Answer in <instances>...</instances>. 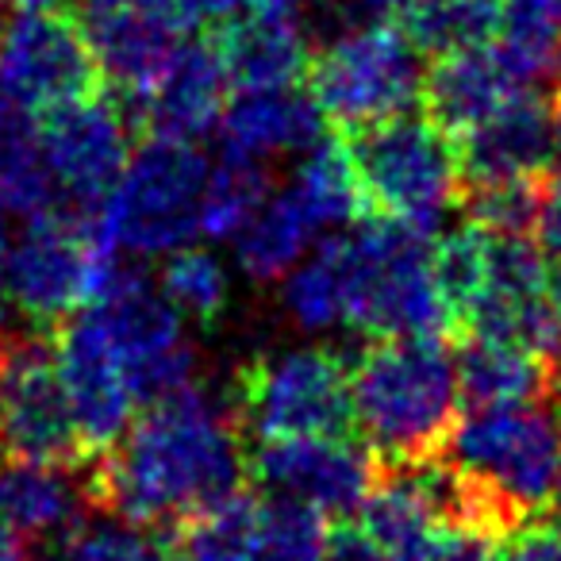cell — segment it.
Instances as JSON below:
<instances>
[{"label": "cell", "mask_w": 561, "mask_h": 561, "mask_svg": "<svg viewBox=\"0 0 561 561\" xmlns=\"http://www.w3.org/2000/svg\"><path fill=\"white\" fill-rule=\"evenodd\" d=\"M208 158L181 139H154L127 162L119 185L101 208V224L119 250L165 254L201 234V196L208 185Z\"/></svg>", "instance_id": "obj_8"}, {"label": "cell", "mask_w": 561, "mask_h": 561, "mask_svg": "<svg viewBox=\"0 0 561 561\" xmlns=\"http://www.w3.org/2000/svg\"><path fill=\"white\" fill-rule=\"evenodd\" d=\"M285 308L308 331L346 323V242L328 239L285 285Z\"/></svg>", "instance_id": "obj_31"}, {"label": "cell", "mask_w": 561, "mask_h": 561, "mask_svg": "<svg viewBox=\"0 0 561 561\" xmlns=\"http://www.w3.org/2000/svg\"><path fill=\"white\" fill-rule=\"evenodd\" d=\"M4 119H9V104L0 101V127H4Z\"/></svg>", "instance_id": "obj_49"}, {"label": "cell", "mask_w": 561, "mask_h": 561, "mask_svg": "<svg viewBox=\"0 0 561 561\" xmlns=\"http://www.w3.org/2000/svg\"><path fill=\"white\" fill-rule=\"evenodd\" d=\"M504 561H561V527L550 519H535L507 538Z\"/></svg>", "instance_id": "obj_40"}, {"label": "cell", "mask_w": 561, "mask_h": 561, "mask_svg": "<svg viewBox=\"0 0 561 561\" xmlns=\"http://www.w3.org/2000/svg\"><path fill=\"white\" fill-rule=\"evenodd\" d=\"M546 515H550V519H553V523H558V527H561V481H558V489H553L550 512H546Z\"/></svg>", "instance_id": "obj_46"}, {"label": "cell", "mask_w": 561, "mask_h": 561, "mask_svg": "<svg viewBox=\"0 0 561 561\" xmlns=\"http://www.w3.org/2000/svg\"><path fill=\"white\" fill-rule=\"evenodd\" d=\"M381 473V458L354 435L265 438L247 450V481L265 496L300 500L331 519H346L366 504Z\"/></svg>", "instance_id": "obj_11"}, {"label": "cell", "mask_w": 561, "mask_h": 561, "mask_svg": "<svg viewBox=\"0 0 561 561\" xmlns=\"http://www.w3.org/2000/svg\"><path fill=\"white\" fill-rule=\"evenodd\" d=\"M374 216H392L435 234L446 208L461 201L454 139L427 112H400L346 135Z\"/></svg>", "instance_id": "obj_6"}, {"label": "cell", "mask_w": 561, "mask_h": 561, "mask_svg": "<svg viewBox=\"0 0 561 561\" xmlns=\"http://www.w3.org/2000/svg\"><path fill=\"white\" fill-rule=\"evenodd\" d=\"M0 561H32L27 542L12 527H4V523H0Z\"/></svg>", "instance_id": "obj_42"}, {"label": "cell", "mask_w": 561, "mask_h": 561, "mask_svg": "<svg viewBox=\"0 0 561 561\" xmlns=\"http://www.w3.org/2000/svg\"><path fill=\"white\" fill-rule=\"evenodd\" d=\"M93 515L85 466H47L0 454V523L27 546L55 553Z\"/></svg>", "instance_id": "obj_17"}, {"label": "cell", "mask_w": 561, "mask_h": 561, "mask_svg": "<svg viewBox=\"0 0 561 561\" xmlns=\"http://www.w3.org/2000/svg\"><path fill=\"white\" fill-rule=\"evenodd\" d=\"M535 247L550 257L553 265H561V173L546 170V188L542 204L535 216Z\"/></svg>", "instance_id": "obj_39"}, {"label": "cell", "mask_w": 561, "mask_h": 561, "mask_svg": "<svg viewBox=\"0 0 561 561\" xmlns=\"http://www.w3.org/2000/svg\"><path fill=\"white\" fill-rule=\"evenodd\" d=\"M546 170L527 178L496 181V185H477L461 193V211L469 224H477L489 234H530L535 231L538 204H542Z\"/></svg>", "instance_id": "obj_33"}, {"label": "cell", "mask_w": 561, "mask_h": 561, "mask_svg": "<svg viewBox=\"0 0 561 561\" xmlns=\"http://www.w3.org/2000/svg\"><path fill=\"white\" fill-rule=\"evenodd\" d=\"M89 308L101 316L104 331H108V343L124 358L127 381L154 358L185 346L181 343V312L162 293L150 289V280L135 270H119L116 280H112V289L101 300H93Z\"/></svg>", "instance_id": "obj_21"}, {"label": "cell", "mask_w": 561, "mask_h": 561, "mask_svg": "<svg viewBox=\"0 0 561 561\" xmlns=\"http://www.w3.org/2000/svg\"><path fill=\"white\" fill-rule=\"evenodd\" d=\"M0 262H4V227H0ZM0 320H4V273H0Z\"/></svg>", "instance_id": "obj_47"}, {"label": "cell", "mask_w": 561, "mask_h": 561, "mask_svg": "<svg viewBox=\"0 0 561 561\" xmlns=\"http://www.w3.org/2000/svg\"><path fill=\"white\" fill-rule=\"evenodd\" d=\"M227 89L231 81H227L224 58L216 50V39L208 35L201 43L178 47L158 85L139 104H131L127 116L139 135L196 142L211 127H219L227 108Z\"/></svg>", "instance_id": "obj_16"}, {"label": "cell", "mask_w": 561, "mask_h": 561, "mask_svg": "<svg viewBox=\"0 0 561 561\" xmlns=\"http://www.w3.org/2000/svg\"><path fill=\"white\" fill-rule=\"evenodd\" d=\"M316 224L308 216V208L300 204L297 188H285V193L270 196V201L257 208V216L234 234V257H239V270L250 280H280L285 273H293V265L300 262V254L308 250Z\"/></svg>", "instance_id": "obj_24"}, {"label": "cell", "mask_w": 561, "mask_h": 561, "mask_svg": "<svg viewBox=\"0 0 561 561\" xmlns=\"http://www.w3.org/2000/svg\"><path fill=\"white\" fill-rule=\"evenodd\" d=\"M150 9L158 12L165 27H173L178 35H188L204 24H224L247 0H147Z\"/></svg>", "instance_id": "obj_36"}, {"label": "cell", "mask_w": 561, "mask_h": 561, "mask_svg": "<svg viewBox=\"0 0 561 561\" xmlns=\"http://www.w3.org/2000/svg\"><path fill=\"white\" fill-rule=\"evenodd\" d=\"M323 561H389L381 546L369 538L366 527L346 519H335L328 527V538H323Z\"/></svg>", "instance_id": "obj_38"}, {"label": "cell", "mask_w": 561, "mask_h": 561, "mask_svg": "<svg viewBox=\"0 0 561 561\" xmlns=\"http://www.w3.org/2000/svg\"><path fill=\"white\" fill-rule=\"evenodd\" d=\"M55 561H173L170 542H165L162 530L147 535L142 527H131L124 519L96 523L85 519L55 553Z\"/></svg>", "instance_id": "obj_34"}, {"label": "cell", "mask_w": 561, "mask_h": 561, "mask_svg": "<svg viewBox=\"0 0 561 561\" xmlns=\"http://www.w3.org/2000/svg\"><path fill=\"white\" fill-rule=\"evenodd\" d=\"M346 242V328L362 335H420L454 343L458 331L431 273V231L392 216L358 219Z\"/></svg>", "instance_id": "obj_3"}, {"label": "cell", "mask_w": 561, "mask_h": 561, "mask_svg": "<svg viewBox=\"0 0 561 561\" xmlns=\"http://www.w3.org/2000/svg\"><path fill=\"white\" fill-rule=\"evenodd\" d=\"M297 196L308 208L316 227H339V224H358V219L374 216L362 188L358 165H354L351 142L343 131H331L308 150L297 173Z\"/></svg>", "instance_id": "obj_25"}, {"label": "cell", "mask_w": 561, "mask_h": 561, "mask_svg": "<svg viewBox=\"0 0 561 561\" xmlns=\"http://www.w3.org/2000/svg\"><path fill=\"white\" fill-rule=\"evenodd\" d=\"M553 112H558V116H553V154H550V170L561 173V104L558 101H553Z\"/></svg>", "instance_id": "obj_44"}, {"label": "cell", "mask_w": 561, "mask_h": 561, "mask_svg": "<svg viewBox=\"0 0 561 561\" xmlns=\"http://www.w3.org/2000/svg\"><path fill=\"white\" fill-rule=\"evenodd\" d=\"M335 9H343L346 16H366V20H385L389 12H397V0H328Z\"/></svg>", "instance_id": "obj_41"}, {"label": "cell", "mask_w": 561, "mask_h": 561, "mask_svg": "<svg viewBox=\"0 0 561 561\" xmlns=\"http://www.w3.org/2000/svg\"><path fill=\"white\" fill-rule=\"evenodd\" d=\"M397 24L427 55L492 43L500 0H397Z\"/></svg>", "instance_id": "obj_26"}, {"label": "cell", "mask_w": 561, "mask_h": 561, "mask_svg": "<svg viewBox=\"0 0 561 561\" xmlns=\"http://www.w3.org/2000/svg\"><path fill=\"white\" fill-rule=\"evenodd\" d=\"M224 154L239 158H277L289 150H312L323 139V112L312 93L293 89H265V93H239L219 119Z\"/></svg>", "instance_id": "obj_19"}, {"label": "cell", "mask_w": 561, "mask_h": 561, "mask_svg": "<svg viewBox=\"0 0 561 561\" xmlns=\"http://www.w3.org/2000/svg\"><path fill=\"white\" fill-rule=\"evenodd\" d=\"M519 89L527 85L507 70L504 58L489 43H481V47H461V50L435 55L431 70L423 73L420 104L450 139H458L469 127L489 119Z\"/></svg>", "instance_id": "obj_18"}, {"label": "cell", "mask_w": 561, "mask_h": 561, "mask_svg": "<svg viewBox=\"0 0 561 561\" xmlns=\"http://www.w3.org/2000/svg\"><path fill=\"white\" fill-rule=\"evenodd\" d=\"M450 343L377 335L354 358V420L381 466H420L446 454L461 420Z\"/></svg>", "instance_id": "obj_2"}, {"label": "cell", "mask_w": 561, "mask_h": 561, "mask_svg": "<svg viewBox=\"0 0 561 561\" xmlns=\"http://www.w3.org/2000/svg\"><path fill=\"white\" fill-rule=\"evenodd\" d=\"M553 70H558V93H553V101L561 104V43H558V55H553Z\"/></svg>", "instance_id": "obj_48"}, {"label": "cell", "mask_w": 561, "mask_h": 561, "mask_svg": "<svg viewBox=\"0 0 561 561\" xmlns=\"http://www.w3.org/2000/svg\"><path fill=\"white\" fill-rule=\"evenodd\" d=\"M546 300L553 308V320H558V331H561V265L550 270V285H546Z\"/></svg>", "instance_id": "obj_43"}, {"label": "cell", "mask_w": 561, "mask_h": 561, "mask_svg": "<svg viewBox=\"0 0 561 561\" xmlns=\"http://www.w3.org/2000/svg\"><path fill=\"white\" fill-rule=\"evenodd\" d=\"M0 454L47 466L89 461L47 331H0Z\"/></svg>", "instance_id": "obj_9"}, {"label": "cell", "mask_w": 561, "mask_h": 561, "mask_svg": "<svg viewBox=\"0 0 561 561\" xmlns=\"http://www.w3.org/2000/svg\"><path fill=\"white\" fill-rule=\"evenodd\" d=\"M224 58L227 81L234 93H265V89H293L308 78L312 50L308 35L289 24L247 12L242 20H224L211 32Z\"/></svg>", "instance_id": "obj_20"}, {"label": "cell", "mask_w": 561, "mask_h": 561, "mask_svg": "<svg viewBox=\"0 0 561 561\" xmlns=\"http://www.w3.org/2000/svg\"><path fill=\"white\" fill-rule=\"evenodd\" d=\"M55 346L73 423H78L81 443L93 458V454H104L124 438L139 400H135L131 381H127L124 358L108 343V331H104L101 316L93 308L73 312L55 331Z\"/></svg>", "instance_id": "obj_13"}, {"label": "cell", "mask_w": 561, "mask_h": 561, "mask_svg": "<svg viewBox=\"0 0 561 561\" xmlns=\"http://www.w3.org/2000/svg\"><path fill=\"white\" fill-rule=\"evenodd\" d=\"M35 131L62 204L78 211H101L131 162L135 124L124 104H116L108 93L62 104L43 112Z\"/></svg>", "instance_id": "obj_12"}, {"label": "cell", "mask_w": 561, "mask_h": 561, "mask_svg": "<svg viewBox=\"0 0 561 561\" xmlns=\"http://www.w3.org/2000/svg\"><path fill=\"white\" fill-rule=\"evenodd\" d=\"M507 538L492 535V530L477 527H454L443 542L431 550L427 561H504L507 558Z\"/></svg>", "instance_id": "obj_37"}, {"label": "cell", "mask_w": 561, "mask_h": 561, "mask_svg": "<svg viewBox=\"0 0 561 561\" xmlns=\"http://www.w3.org/2000/svg\"><path fill=\"white\" fill-rule=\"evenodd\" d=\"M561 43V0H504L492 50L504 66L530 85L553 66Z\"/></svg>", "instance_id": "obj_29"}, {"label": "cell", "mask_w": 561, "mask_h": 561, "mask_svg": "<svg viewBox=\"0 0 561 561\" xmlns=\"http://www.w3.org/2000/svg\"><path fill=\"white\" fill-rule=\"evenodd\" d=\"M265 530L254 561H323L328 515L300 500L265 496Z\"/></svg>", "instance_id": "obj_35"}, {"label": "cell", "mask_w": 561, "mask_h": 561, "mask_svg": "<svg viewBox=\"0 0 561 561\" xmlns=\"http://www.w3.org/2000/svg\"><path fill=\"white\" fill-rule=\"evenodd\" d=\"M247 477L242 431L231 408L201 385L142 404L116 446L85 461L96 515L165 530L185 512L227 496Z\"/></svg>", "instance_id": "obj_1"}, {"label": "cell", "mask_w": 561, "mask_h": 561, "mask_svg": "<svg viewBox=\"0 0 561 561\" xmlns=\"http://www.w3.org/2000/svg\"><path fill=\"white\" fill-rule=\"evenodd\" d=\"M431 273H435L438 297H443L454 331L461 339L469 312L477 308L484 285H489V231H481L477 224H466L446 234V239H438L435 250H431Z\"/></svg>", "instance_id": "obj_30"}, {"label": "cell", "mask_w": 561, "mask_h": 561, "mask_svg": "<svg viewBox=\"0 0 561 561\" xmlns=\"http://www.w3.org/2000/svg\"><path fill=\"white\" fill-rule=\"evenodd\" d=\"M12 9H20V12H32V9H58L62 0H9Z\"/></svg>", "instance_id": "obj_45"}, {"label": "cell", "mask_w": 561, "mask_h": 561, "mask_svg": "<svg viewBox=\"0 0 561 561\" xmlns=\"http://www.w3.org/2000/svg\"><path fill=\"white\" fill-rule=\"evenodd\" d=\"M81 24L62 9H32L0 32V101L24 116L108 93Z\"/></svg>", "instance_id": "obj_10"}, {"label": "cell", "mask_w": 561, "mask_h": 561, "mask_svg": "<svg viewBox=\"0 0 561 561\" xmlns=\"http://www.w3.org/2000/svg\"><path fill=\"white\" fill-rule=\"evenodd\" d=\"M553 101L538 96L535 89H519L507 96L489 119L469 127L454 139L461 170V193L477 185L542 173L553 154Z\"/></svg>", "instance_id": "obj_15"}, {"label": "cell", "mask_w": 561, "mask_h": 561, "mask_svg": "<svg viewBox=\"0 0 561 561\" xmlns=\"http://www.w3.org/2000/svg\"><path fill=\"white\" fill-rule=\"evenodd\" d=\"M55 204L58 188L47 170L32 116L9 112V119L0 127V211L32 219Z\"/></svg>", "instance_id": "obj_27"}, {"label": "cell", "mask_w": 561, "mask_h": 561, "mask_svg": "<svg viewBox=\"0 0 561 561\" xmlns=\"http://www.w3.org/2000/svg\"><path fill=\"white\" fill-rule=\"evenodd\" d=\"M162 297L181 316L211 331L227 316V297H231L227 270L208 250H178L162 265Z\"/></svg>", "instance_id": "obj_32"}, {"label": "cell", "mask_w": 561, "mask_h": 561, "mask_svg": "<svg viewBox=\"0 0 561 561\" xmlns=\"http://www.w3.org/2000/svg\"><path fill=\"white\" fill-rule=\"evenodd\" d=\"M454 346H458L454 369H458L461 412H469V408L535 404V400L550 397L553 385H558V374L523 346L481 335H461Z\"/></svg>", "instance_id": "obj_22"}, {"label": "cell", "mask_w": 561, "mask_h": 561, "mask_svg": "<svg viewBox=\"0 0 561 561\" xmlns=\"http://www.w3.org/2000/svg\"><path fill=\"white\" fill-rule=\"evenodd\" d=\"M242 438L354 435V369L328 346L247 358L231 377L227 397Z\"/></svg>", "instance_id": "obj_5"}, {"label": "cell", "mask_w": 561, "mask_h": 561, "mask_svg": "<svg viewBox=\"0 0 561 561\" xmlns=\"http://www.w3.org/2000/svg\"><path fill=\"white\" fill-rule=\"evenodd\" d=\"M119 270V247L104 231L101 211L55 204L27 219L24 239L9 254L4 289L27 328L55 335L73 312L112 289Z\"/></svg>", "instance_id": "obj_4"}, {"label": "cell", "mask_w": 561, "mask_h": 561, "mask_svg": "<svg viewBox=\"0 0 561 561\" xmlns=\"http://www.w3.org/2000/svg\"><path fill=\"white\" fill-rule=\"evenodd\" d=\"M265 492L231 489L162 530L173 561H254L265 530Z\"/></svg>", "instance_id": "obj_23"}, {"label": "cell", "mask_w": 561, "mask_h": 561, "mask_svg": "<svg viewBox=\"0 0 561 561\" xmlns=\"http://www.w3.org/2000/svg\"><path fill=\"white\" fill-rule=\"evenodd\" d=\"M270 196V165L257 162V158L224 154V162L208 173V185H204L201 196V234L211 242L234 239Z\"/></svg>", "instance_id": "obj_28"}, {"label": "cell", "mask_w": 561, "mask_h": 561, "mask_svg": "<svg viewBox=\"0 0 561 561\" xmlns=\"http://www.w3.org/2000/svg\"><path fill=\"white\" fill-rule=\"evenodd\" d=\"M78 16L104 78L124 96V108L139 104L178 55L181 35L158 20L147 0H81Z\"/></svg>", "instance_id": "obj_14"}, {"label": "cell", "mask_w": 561, "mask_h": 561, "mask_svg": "<svg viewBox=\"0 0 561 561\" xmlns=\"http://www.w3.org/2000/svg\"><path fill=\"white\" fill-rule=\"evenodd\" d=\"M308 93L343 135L412 112L423 96L420 47L400 24L369 20L331 39L308 66Z\"/></svg>", "instance_id": "obj_7"}]
</instances>
